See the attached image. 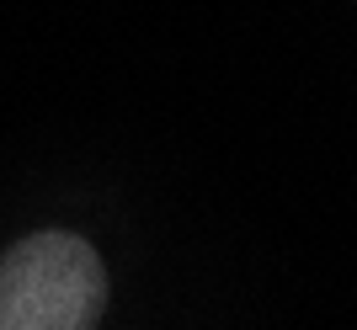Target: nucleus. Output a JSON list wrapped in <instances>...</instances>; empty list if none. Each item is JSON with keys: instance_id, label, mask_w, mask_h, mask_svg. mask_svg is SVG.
<instances>
[{"instance_id": "1", "label": "nucleus", "mask_w": 357, "mask_h": 330, "mask_svg": "<svg viewBox=\"0 0 357 330\" xmlns=\"http://www.w3.org/2000/svg\"><path fill=\"white\" fill-rule=\"evenodd\" d=\"M107 267L80 235L38 229L0 256V330H96Z\"/></svg>"}]
</instances>
